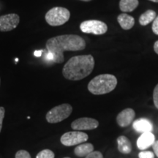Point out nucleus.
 <instances>
[{
  "label": "nucleus",
  "instance_id": "1",
  "mask_svg": "<svg viewBox=\"0 0 158 158\" xmlns=\"http://www.w3.org/2000/svg\"><path fill=\"white\" fill-rule=\"evenodd\" d=\"M46 49L54 56L53 62L62 63L64 60L65 51H82L86 48V42L81 37L76 35H59L48 39L46 42Z\"/></svg>",
  "mask_w": 158,
  "mask_h": 158
},
{
  "label": "nucleus",
  "instance_id": "2",
  "mask_svg": "<svg viewBox=\"0 0 158 158\" xmlns=\"http://www.w3.org/2000/svg\"><path fill=\"white\" fill-rule=\"evenodd\" d=\"M94 68V59L92 55H80L70 58L64 64L62 74L66 79L79 81L91 74Z\"/></svg>",
  "mask_w": 158,
  "mask_h": 158
},
{
  "label": "nucleus",
  "instance_id": "3",
  "mask_svg": "<svg viewBox=\"0 0 158 158\" xmlns=\"http://www.w3.org/2000/svg\"><path fill=\"white\" fill-rule=\"evenodd\" d=\"M117 85V79L114 75L102 74L94 77L88 84V90L95 95L108 94Z\"/></svg>",
  "mask_w": 158,
  "mask_h": 158
},
{
  "label": "nucleus",
  "instance_id": "4",
  "mask_svg": "<svg viewBox=\"0 0 158 158\" xmlns=\"http://www.w3.org/2000/svg\"><path fill=\"white\" fill-rule=\"evenodd\" d=\"M70 18V13L62 7H54L47 12L45 19L46 22L52 27H58L68 22Z\"/></svg>",
  "mask_w": 158,
  "mask_h": 158
},
{
  "label": "nucleus",
  "instance_id": "5",
  "mask_svg": "<svg viewBox=\"0 0 158 158\" xmlns=\"http://www.w3.org/2000/svg\"><path fill=\"white\" fill-rule=\"evenodd\" d=\"M73 111V108L70 104L64 103L55 106L46 114L45 118L48 123L55 124L68 118Z\"/></svg>",
  "mask_w": 158,
  "mask_h": 158
},
{
  "label": "nucleus",
  "instance_id": "6",
  "mask_svg": "<svg viewBox=\"0 0 158 158\" xmlns=\"http://www.w3.org/2000/svg\"><path fill=\"white\" fill-rule=\"evenodd\" d=\"M80 29L82 32L86 34L101 35L108 31V26L98 20H87L81 23Z\"/></svg>",
  "mask_w": 158,
  "mask_h": 158
},
{
  "label": "nucleus",
  "instance_id": "7",
  "mask_svg": "<svg viewBox=\"0 0 158 158\" xmlns=\"http://www.w3.org/2000/svg\"><path fill=\"white\" fill-rule=\"evenodd\" d=\"M89 136L86 133L75 130L63 134L61 137L60 141L65 147H72L86 142Z\"/></svg>",
  "mask_w": 158,
  "mask_h": 158
},
{
  "label": "nucleus",
  "instance_id": "8",
  "mask_svg": "<svg viewBox=\"0 0 158 158\" xmlns=\"http://www.w3.org/2000/svg\"><path fill=\"white\" fill-rule=\"evenodd\" d=\"M20 22V17L15 13L0 16V31H12L17 27Z\"/></svg>",
  "mask_w": 158,
  "mask_h": 158
},
{
  "label": "nucleus",
  "instance_id": "9",
  "mask_svg": "<svg viewBox=\"0 0 158 158\" xmlns=\"http://www.w3.org/2000/svg\"><path fill=\"white\" fill-rule=\"evenodd\" d=\"M99 126L98 120L92 118L84 117L75 120L71 124V127L75 130H90L96 129Z\"/></svg>",
  "mask_w": 158,
  "mask_h": 158
},
{
  "label": "nucleus",
  "instance_id": "10",
  "mask_svg": "<svg viewBox=\"0 0 158 158\" xmlns=\"http://www.w3.org/2000/svg\"><path fill=\"white\" fill-rule=\"evenodd\" d=\"M135 116V110L132 108H126L118 114L116 116V122L120 127H125L133 122Z\"/></svg>",
  "mask_w": 158,
  "mask_h": 158
},
{
  "label": "nucleus",
  "instance_id": "11",
  "mask_svg": "<svg viewBox=\"0 0 158 158\" xmlns=\"http://www.w3.org/2000/svg\"><path fill=\"white\" fill-rule=\"evenodd\" d=\"M155 141V137L152 132L143 133L138 138L137 141L138 148L141 150H143L149 148L150 146L153 145Z\"/></svg>",
  "mask_w": 158,
  "mask_h": 158
},
{
  "label": "nucleus",
  "instance_id": "12",
  "mask_svg": "<svg viewBox=\"0 0 158 158\" xmlns=\"http://www.w3.org/2000/svg\"><path fill=\"white\" fill-rule=\"evenodd\" d=\"M133 127L135 131L138 133H147L152 132L153 129V125L152 122L147 118H139L133 122Z\"/></svg>",
  "mask_w": 158,
  "mask_h": 158
},
{
  "label": "nucleus",
  "instance_id": "13",
  "mask_svg": "<svg viewBox=\"0 0 158 158\" xmlns=\"http://www.w3.org/2000/svg\"><path fill=\"white\" fill-rule=\"evenodd\" d=\"M117 21L120 27L124 30H129L133 27L135 24V19L133 16L126 13H122L117 17Z\"/></svg>",
  "mask_w": 158,
  "mask_h": 158
},
{
  "label": "nucleus",
  "instance_id": "14",
  "mask_svg": "<svg viewBox=\"0 0 158 158\" xmlns=\"http://www.w3.org/2000/svg\"><path fill=\"white\" fill-rule=\"evenodd\" d=\"M94 151V146L90 143H85L79 144L74 149L75 155L78 157H86Z\"/></svg>",
  "mask_w": 158,
  "mask_h": 158
},
{
  "label": "nucleus",
  "instance_id": "15",
  "mask_svg": "<svg viewBox=\"0 0 158 158\" xmlns=\"http://www.w3.org/2000/svg\"><path fill=\"white\" fill-rule=\"evenodd\" d=\"M118 149L122 154H129L132 151V145L126 136L121 135L117 138Z\"/></svg>",
  "mask_w": 158,
  "mask_h": 158
},
{
  "label": "nucleus",
  "instance_id": "16",
  "mask_svg": "<svg viewBox=\"0 0 158 158\" xmlns=\"http://www.w3.org/2000/svg\"><path fill=\"white\" fill-rule=\"evenodd\" d=\"M138 0H120L119 8L124 13H130L138 7Z\"/></svg>",
  "mask_w": 158,
  "mask_h": 158
},
{
  "label": "nucleus",
  "instance_id": "17",
  "mask_svg": "<svg viewBox=\"0 0 158 158\" xmlns=\"http://www.w3.org/2000/svg\"><path fill=\"white\" fill-rule=\"evenodd\" d=\"M157 17V13L152 10H148L141 15L139 18V23L142 26H147L151 22L154 21Z\"/></svg>",
  "mask_w": 158,
  "mask_h": 158
},
{
  "label": "nucleus",
  "instance_id": "18",
  "mask_svg": "<svg viewBox=\"0 0 158 158\" xmlns=\"http://www.w3.org/2000/svg\"><path fill=\"white\" fill-rule=\"evenodd\" d=\"M55 155L50 149H44L37 154L36 158H54Z\"/></svg>",
  "mask_w": 158,
  "mask_h": 158
},
{
  "label": "nucleus",
  "instance_id": "19",
  "mask_svg": "<svg viewBox=\"0 0 158 158\" xmlns=\"http://www.w3.org/2000/svg\"><path fill=\"white\" fill-rule=\"evenodd\" d=\"M15 158H31L30 154L26 150H19L15 154Z\"/></svg>",
  "mask_w": 158,
  "mask_h": 158
},
{
  "label": "nucleus",
  "instance_id": "20",
  "mask_svg": "<svg viewBox=\"0 0 158 158\" xmlns=\"http://www.w3.org/2000/svg\"><path fill=\"white\" fill-rule=\"evenodd\" d=\"M138 157H139V158H155V155L152 152L147 151L140 152L138 154Z\"/></svg>",
  "mask_w": 158,
  "mask_h": 158
},
{
  "label": "nucleus",
  "instance_id": "21",
  "mask_svg": "<svg viewBox=\"0 0 158 158\" xmlns=\"http://www.w3.org/2000/svg\"><path fill=\"white\" fill-rule=\"evenodd\" d=\"M153 100L155 107L158 109V84L155 86L153 92Z\"/></svg>",
  "mask_w": 158,
  "mask_h": 158
},
{
  "label": "nucleus",
  "instance_id": "22",
  "mask_svg": "<svg viewBox=\"0 0 158 158\" xmlns=\"http://www.w3.org/2000/svg\"><path fill=\"white\" fill-rule=\"evenodd\" d=\"M85 157L86 158H103V156H102V153L100 152L93 151L92 153H90L89 155H88Z\"/></svg>",
  "mask_w": 158,
  "mask_h": 158
},
{
  "label": "nucleus",
  "instance_id": "23",
  "mask_svg": "<svg viewBox=\"0 0 158 158\" xmlns=\"http://www.w3.org/2000/svg\"><path fill=\"white\" fill-rule=\"evenodd\" d=\"M5 108L0 107V133H1V130L2 129V123H3L4 118H5Z\"/></svg>",
  "mask_w": 158,
  "mask_h": 158
},
{
  "label": "nucleus",
  "instance_id": "24",
  "mask_svg": "<svg viewBox=\"0 0 158 158\" xmlns=\"http://www.w3.org/2000/svg\"><path fill=\"white\" fill-rule=\"evenodd\" d=\"M152 29L153 32L155 33V35H158V16L156 17L155 19L154 20Z\"/></svg>",
  "mask_w": 158,
  "mask_h": 158
},
{
  "label": "nucleus",
  "instance_id": "25",
  "mask_svg": "<svg viewBox=\"0 0 158 158\" xmlns=\"http://www.w3.org/2000/svg\"><path fill=\"white\" fill-rule=\"evenodd\" d=\"M153 149H154V152H155V155L158 157V141H155V143H154Z\"/></svg>",
  "mask_w": 158,
  "mask_h": 158
},
{
  "label": "nucleus",
  "instance_id": "26",
  "mask_svg": "<svg viewBox=\"0 0 158 158\" xmlns=\"http://www.w3.org/2000/svg\"><path fill=\"white\" fill-rule=\"evenodd\" d=\"M154 50H155L156 54H158V40L156 41L154 44Z\"/></svg>",
  "mask_w": 158,
  "mask_h": 158
},
{
  "label": "nucleus",
  "instance_id": "27",
  "mask_svg": "<svg viewBox=\"0 0 158 158\" xmlns=\"http://www.w3.org/2000/svg\"><path fill=\"white\" fill-rule=\"evenodd\" d=\"M43 51H35V53H34L35 56H37V57H40L41 56V55H42Z\"/></svg>",
  "mask_w": 158,
  "mask_h": 158
},
{
  "label": "nucleus",
  "instance_id": "28",
  "mask_svg": "<svg viewBox=\"0 0 158 158\" xmlns=\"http://www.w3.org/2000/svg\"><path fill=\"white\" fill-rule=\"evenodd\" d=\"M149 1L153 2H158V0H149Z\"/></svg>",
  "mask_w": 158,
  "mask_h": 158
},
{
  "label": "nucleus",
  "instance_id": "29",
  "mask_svg": "<svg viewBox=\"0 0 158 158\" xmlns=\"http://www.w3.org/2000/svg\"><path fill=\"white\" fill-rule=\"evenodd\" d=\"M80 1H82V2H90V1H92V0H80Z\"/></svg>",
  "mask_w": 158,
  "mask_h": 158
},
{
  "label": "nucleus",
  "instance_id": "30",
  "mask_svg": "<svg viewBox=\"0 0 158 158\" xmlns=\"http://www.w3.org/2000/svg\"><path fill=\"white\" fill-rule=\"evenodd\" d=\"M64 158H70V157H64Z\"/></svg>",
  "mask_w": 158,
  "mask_h": 158
}]
</instances>
